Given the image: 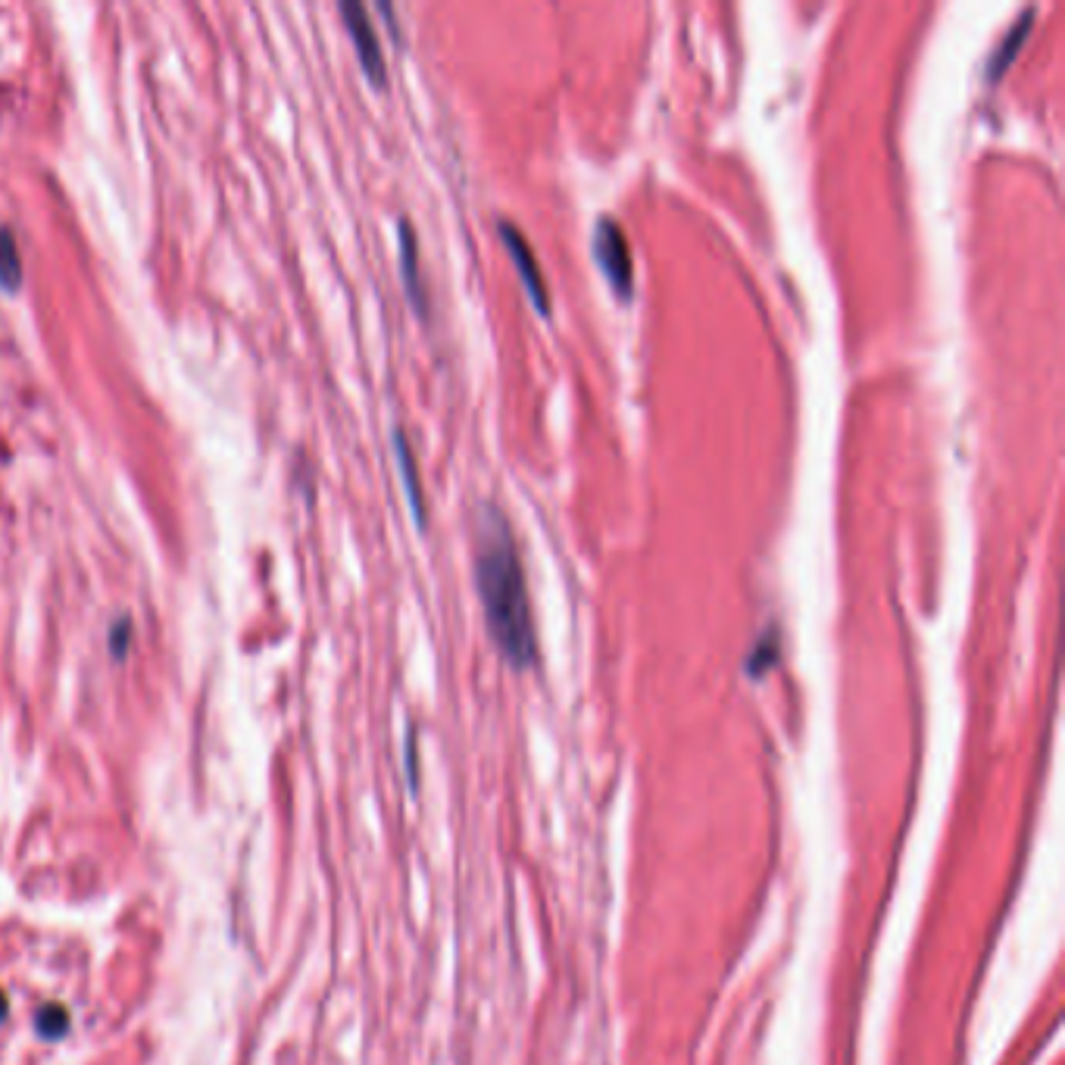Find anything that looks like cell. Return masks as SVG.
Listing matches in <instances>:
<instances>
[{
    "label": "cell",
    "instance_id": "cell-1",
    "mask_svg": "<svg viewBox=\"0 0 1065 1065\" xmlns=\"http://www.w3.org/2000/svg\"><path fill=\"white\" fill-rule=\"evenodd\" d=\"M476 588L500 656L512 668L535 666L538 632L522 554L509 516L494 500H481L476 509Z\"/></svg>",
    "mask_w": 1065,
    "mask_h": 1065
},
{
    "label": "cell",
    "instance_id": "cell-2",
    "mask_svg": "<svg viewBox=\"0 0 1065 1065\" xmlns=\"http://www.w3.org/2000/svg\"><path fill=\"white\" fill-rule=\"evenodd\" d=\"M590 254L597 260V266L606 275L609 287L619 294L622 301L635 297V260H632V244L628 235L613 216H597L594 232H590Z\"/></svg>",
    "mask_w": 1065,
    "mask_h": 1065
},
{
    "label": "cell",
    "instance_id": "cell-3",
    "mask_svg": "<svg viewBox=\"0 0 1065 1065\" xmlns=\"http://www.w3.org/2000/svg\"><path fill=\"white\" fill-rule=\"evenodd\" d=\"M338 10H341V19H344L350 38H353V48H356V57H360L363 72H367L372 85L382 88L384 81H388V66H384L382 41H379V32H375L372 19H369V10L360 0H341Z\"/></svg>",
    "mask_w": 1065,
    "mask_h": 1065
},
{
    "label": "cell",
    "instance_id": "cell-4",
    "mask_svg": "<svg viewBox=\"0 0 1065 1065\" xmlns=\"http://www.w3.org/2000/svg\"><path fill=\"white\" fill-rule=\"evenodd\" d=\"M500 238L507 244V251L509 256H512V263H516V272H519V279H522L528 297L538 306V313L547 316V313H550V287H547L541 263H538L531 244H528V238L522 235V228L512 225L509 219H500Z\"/></svg>",
    "mask_w": 1065,
    "mask_h": 1065
},
{
    "label": "cell",
    "instance_id": "cell-5",
    "mask_svg": "<svg viewBox=\"0 0 1065 1065\" xmlns=\"http://www.w3.org/2000/svg\"><path fill=\"white\" fill-rule=\"evenodd\" d=\"M398 244H400V272H403V287L410 294V303L419 316H429V287L422 279V254H419V235L416 225L400 216L398 219Z\"/></svg>",
    "mask_w": 1065,
    "mask_h": 1065
},
{
    "label": "cell",
    "instance_id": "cell-6",
    "mask_svg": "<svg viewBox=\"0 0 1065 1065\" xmlns=\"http://www.w3.org/2000/svg\"><path fill=\"white\" fill-rule=\"evenodd\" d=\"M1034 17H1037V10L1028 7V10H1025V13L1009 26V29H1006V35L997 41V48L990 50V60H987V81H997L1003 72L1013 66L1016 53L1022 50V45L1028 41V35H1032Z\"/></svg>",
    "mask_w": 1065,
    "mask_h": 1065
},
{
    "label": "cell",
    "instance_id": "cell-7",
    "mask_svg": "<svg viewBox=\"0 0 1065 1065\" xmlns=\"http://www.w3.org/2000/svg\"><path fill=\"white\" fill-rule=\"evenodd\" d=\"M394 453H398L400 478H403V488H407V497H410L416 522H419V528H426V491H422V478H419V462H416L413 447L407 441V431L403 429H394Z\"/></svg>",
    "mask_w": 1065,
    "mask_h": 1065
},
{
    "label": "cell",
    "instance_id": "cell-8",
    "mask_svg": "<svg viewBox=\"0 0 1065 1065\" xmlns=\"http://www.w3.org/2000/svg\"><path fill=\"white\" fill-rule=\"evenodd\" d=\"M779 663H781V632L772 625V628H765L763 635L756 637V644L750 647L748 659H744V675H748V678H763L765 672H772Z\"/></svg>",
    "mask_w": 1065,
    "mask_h": 1065
},
{
    "label": "cell",
    "instance_id": "cell-9",
    "mask_svg": "<svg viewBox=\"0 0 1065 1065\" xmlns=\"http://www.w3.org/2000/svg\"><path fill=\"white\" fill-rule=\"evenodd\" d=\"M0 285L17 291L22 285V256L10 225H0Z\"/></svg>",
    "mask_w": 1065,
    "mask_h": 1065
},
{
    "label": "cell",
    "instance_id": "cell-10",
    "mask_svg": "<svg viewBox=\"0 0 1065 1065\" xmlns=\"http://www.w3.org/2000/svg\"><path fill=\"white\" fill-rule=\"evenodd\" d=\"M35 1028H38L41 1037H48V1040L63 1037V1034L69 1032V1013H66V1006H60V1003L45 1006V1009L38 1013V1018H35Z\"/></svg>",
    "mask_w": 1065,
    "mask_h": 1065
},
{
    "label": "cell",
    "instance_id": "cell-11",
    "mask_svg": "<svg viewBox=\"0 0 1065 1065\" xmlns=\"http://www.w3.org/2000/svg\"><path fill=\"white\" fill-rule=\"evenodd\" d=\"M128 641H131V622L123 616V619H116V625H113V632H110L113 656H123L128 647Z\"/></svg>",
    "mask_w": 1065,
    "mask_h": 1065
},
{
    "label": "cell",
    "instance_id": "cell-12",
    "mask_svg": "<svg viewBox=\"0 0 1065 1065\" xmlns=\"http://www.w3.org/2000/svg\"><path fill=\"white\" fill-rule=\"evenodd\" d=\"M407 772H410V788H419V765H416V737H413V732H410V737H407Z\"/></svg>",
    "mask_w": 1065,
    "mask_h": 1065
},
{
    "label": "cell",
    "instance_id": "cell-13",
    "mask_svg": "<svg viewBox=\"0 0 1065 1065\" xmlns=\"http://www.w3.org/2000/svg\"><path fill=\"white\" fill-rule=\"evenodd\" d=\"M7 1009H10V1000H7V994L0 990V1022L7 1018Z\"/></svg>",
    "mask_w": 1065,
    "mask_h": 1065
}]
</instances>
